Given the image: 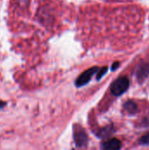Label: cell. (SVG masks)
I'll list each match as a JSON object with an SVG mask.
<instances>
[{"mask_svg": "<svg viewBox=\"0 0 149 150\" xmlns=\"http://www.w3.org/2000/svg\"><path fill=\"white\" fill-rule=\"evenodd\" d=\"M112 132H113V127L112 126H109V127H106L103 129H100L97 134L98 137L105 138V137H109L112 134Z\"/></svg>", "mask_w": 149, "mask_h": 150, "instance_id": "cell-7", "label": "cell"}, {"mask_svg": "<svg viewBox=\"0 0 149 150\" xmlns=\"http://www.w3.org/2000/svg\"><path fill=\"white\" fill-rule=\"evenodd\" d=\"M140 127H149V113L141 120V121L140 123Z\"/></svg>", "mask_w": 149, "mask_h": 150, "instance_id": "cell-10", "label": "cell"}, {"mask_svg": "<svg viewBox=\"0 0 149 150\" xmlns=\"http://www.w3.org/2000/svg\"><path fill=\"white\" fill-rule=\"evenodd\" d=\"M139 144L143 145V146H148L149 145V132L145 134L143 136H141V138L139 140Z\"/></svg>", "mask_w": 149, "mask_h": 150, "instance_id": "cell-8", "label": "cell"}, {"mask_svg": "<svg viewBox=\"0 0 149 150\" xmlns=\"http://www.w3.org/2000/svg\"><path fill=\"white\" fill-rule=\"evenodd\" d=\"M119 62H116L115 63H113V64H112V70H115V69H117L119 68Z\"/></svg>", "mask_w": 149, "mask_h": 150, "instance_id": "cell-11", "label": "cell"}, {"mask_svg": "<svg viewBox=\"0 0 149 150\" xmlns=\"http://www.w3.org/2000/svg\"><path fill=\"white\" fill-rule=\"evenodd\" d=\"M130 81L126 76H121L116 79L111 85V92L113 96L119 97L129 88Z\"/></svg>", "mask_w": 149, "mask_h": 150, "instance_id": "cell-1", "label": "cell"}, {"mask_svg": "<svg viewBox=\"0 0 149 150\" xmlns=\"http://www.w3.org/2000/svg\"><path fill=\"white\" fill-rule=\"evenodd\" d=\"M149 76V64L142 63L141 64L136 70V76L140 82L144 81Z\"/></svg>", "mask_w": 149, "mask_h": 150, "instance_id": "cell-5", "label": "cell"}, {"mask_svg": "<svg viewBox=\"0 0 149 150\" xmlns=\"http://www.w3.org/2000/svg\"><path fill=\"white\" fill-rule=\"evenodd\" d=\"M73 136L76 146L77 148L83 149L85 148L88 144V135L83 129V127L80 125H75L73 127Z\"/></svg>", "mask_w": 149, "mask_h": 150, "instance_id": "cell-2", "label": "cell"}, {"mask_svg": "<svg viewBox=\"0 0 149 150\" xmlns=\"http://www.w3.org/2000/svg\"><path fill=\"white\" fill-rule=\"evenodd\" d=\"M107 69H108L107 67H103V68L99 69L98 71H97V80H100L106 74Z\"/></svg>", "mask_w": 149, "mask_h": 150, "instance_id": "cell-9", "label": "cell"}, {"mask_svg": "<svg viewBox=\"0 0 149 150\" xmlns=\"http://www.w3.org/2000/svg\"><path fill=\"white\" fill-rule=\"evenodd\" d=\"M98 69H99L97 67H93V68H90V69L85 70L84 72H83L76 78V83H75L76 86V87H83V85L87 84L90 81V79L93 76V75H95L96 73H97Z\"/></svg>", "mask_w": 149, "mask_h": 150, "instance_id": "cell-3", "label": "cell"}, {"mask_svg": "<svg viewBox=\"0 0 149 150\" xmlns=\"http://www.w3.org/2000/svg\"><path fill=\"white\" fill-rule=\"evenodd\" d=\"M123 108L125 110V112L128 114H131V115H133V114H136L139 111L138 109V105L137 104L133 101V100H129V101H126L124 105H123Z\"/></svg>", "mask_w": 149, "mask_h": 150, "instance_id": "cell-6", "label": "cell"}, {"mask_svg": "<svg viewBox=\"0 0 149 150\" xmlns=\"http://www.w3.org/2000/svg\"><path fill=\"white\" fill-rule=\"evenodd\" d=\"M4 105H5V103H4V102L0 101V109H1L2 107H4Z\"/></svg>", "mask_w": 149, "mask_h": 150, "instance_id": "cell-12", "label": "cell"}, {"mask_svg": "<svg viewBox=\"0 0 149 150\" xmlns=\"http://www.w3.org/2000/svg\"><path fill=\"white\" fill-rule=\"evenodd\" d=\"M122 148V143L119 140L113 138L101 144V150H120Z\"/></svg>", "mask_w": 149, "mask_h": 150, "instance_id": "cell-4", "label": "cell"}]
</instances>
